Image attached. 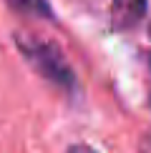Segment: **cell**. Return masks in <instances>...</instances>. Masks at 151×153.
I'll return each mask as SVG.
<instances>
[{"instance_id":"6da1fadb","label":"cell","mask_w":151,"mask_h":153,"mask_svg":"<svg viewBox=\"0 0 151 153\" xmlns=\"http://www.w3.org/2000/svg\"><path fill=\"white\" fill-rule=\"evenodd\" d=\"M18 48L46 80L55 83L63 91H76V75L63 58V53L53 43L35 40V38H18Z\"/></svg>"},{"instance_id":"7a4b0ae2","label":"cell","mask_w":151,"mask_h":153,"mask_svg":"<svg viewBox=\"0 0 151 153\" xmlns=\"http://www.w3.org/2000/svg\"><path fill=\"white\" fill-rule=\"evenodd\" d=\"M146 15V0H111V20L116 30H131Z\"/></svg>"},{"instance_id":"3957f363","label":"cell","mask_w":151,"mask_h":153,"mask_svg":"<svg viewBox=\"0 0 151 153\" xmlns=\"http://www.w3.org/2000/svg\"><path fill=\"white\" fill-rule=\"evenodd\" d=\"M15 10L25 13V15H35V18H53L48 0H8Z\"/></svg>"},{"instance_id":"277c9868","label":"cell","mask_w":151,"mask_h":153,"mask_svg":"<svg viewBox=\"0 0 151 153\" xmlns=\"http://www.w3.org/2000/svg\"><path fill=\"white\" fill-rule=\"evenodd\" d=\"M68 153H96L91 148V146H83V143H76V146H71L68 148Z\"/></svg>"},{"instance_id":"5b68a950","label":"cell","mask_w":151,"mask_h":153,"mask_svg":"<svg viewBox=\"0 0 151 153\" xmlns=\"http://www.w3.org/2000/svg\"><path fill=\"white\" fill-rule=\"evenodd\" d=\"M136 153H151V138H146L141 146H138V151Z\"/></svg>"},{"instance_id":"8992f818","label":"cell","mask_w":151,"mask_h":153,"mask_svg":"<svg viewBox=\"0 0 151 153\" xmlns=\"http://www.w3.org/2000/svg\"><path fill=\"white\" fill-rule=\"evenodd\" d=\"M149 35H151V25H149Z\"/></svg>"}]
</instances>
